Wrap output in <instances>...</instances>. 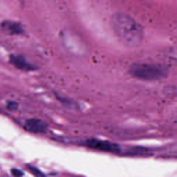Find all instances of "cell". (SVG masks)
Wrapping results in <instances>:
<instances>
[{"label": "cell", "instance_id": "obj_8", "mask_svg": "<svg viewBox=\"0 0 177 177\" xmlns=\"http://www.w3.org/2000/svg\"><path fill=\"white\" fill-rule=\"evenodd\" d=\"M29 169L30 170V172L33 173V174L35 175H36V176H41V175H43L42 173H41L39 169H37L36 168H35V167H33V166H29Z\"/></svg>", "mask_w": 177, "mask_h": 177}, {"label": "cell", "instance_id": "obj_1", "mask_svg": "<svg viewBox=\"0 0 177 177\" xmlns=\"http://www.w3.org/2000/svg\"><path fill=\"white\" fill-rule=\"evenodd\" d=\"M111 24L116 36L124 46L134 48L139 47L143 42V28L130 15L121 13L114 14Z\"/></svg>", "mask_w": 177, "mask_h": 177}, {"label": "cell", "instance_id": "obj_3", "mask_svg": "<svg viewBox=\"0 0 177 177\" xmlns=\"http://www.w3.org/2000/svg\"><path fill=\"white\" fill-rule=\"evenodd\" d=\"M85 145L89 148L93 149V150L112 154H119L121 152V148L119 145L107 141L89 139L86 141Z\"/></svg>", "mask_w": 177, "mask_h": 177}, {"label": "cell", "instance_id": "obj_2", "mask_svg": "<svg viewBox=\"0 0 177 177\" xmlns=\"http://www.w3.org/2000/svg\"><path fill=\"white\" fill-rule=\"evenodd\" d=\"M129 71L132 77L145 81L158 80L168 74L167 67L159 64L136 63L131 66Z\"/></svg>", "mask_w": 177, "mask_h": 177}, {"label": "cell", "instance_id": "obj_4", "mask_svg": "<svg viewBox=\"0 0 177 177\" xmlns=\"http://www.w3.org/2000/svg\"><path fill=\"white\" fill-rule=\"evenodd\" d=\"M24 128L30 132L35 134L45 133L48 130L46 123L37 119H31L26 120Z\"/></svg>", "mask_w": 177, "mask_h": 177}, {"label": "cell", "instance_id": "obj_5", "mask_svg": "<svg viewBox=\"0 0 177 177\" xmlns=\"http://www.w3.org/2000/svg\"><path fill=\"white\" fill-rule=\"evenodd\" d=\"M10 62L14 67L22 71H29L35 70V67L31 64L30 62L26 60V59L23 57L22 55H12L10 57Z\"/></svg>", "mask_w": 177, "mask_h": 177}, {"label": "cell", "instance_id": "obj_9", "mask_svg": "<svg viewBox=\"0 0 177 177\" xmlns=\"http://www.w3.org/2000/svg\"><path fill=\"white\" fill-rule=\"evenodd\" d=\"M11 174L13 176H21L24 175L23 172L22 170H20V169H17V168H13L11 169Z\"/></svg>", "mask_w": 177, "mask_h": 177}, {"label": "cell", "instance_id": "obj_6", "mask_svg": "<svg viewBox=\"0 0 177 177\" xmlns=\"http://www.w3.org/2000/svg\"><path fill=\"white\" fill-rule=\"evenodd\" d=\"M2 29L9 34L18 35L23 33V28L19 24L10 22V21H6L2 23Z\"/></svg>", "mask_w": 177, "mask_h": 177}, {"label": "cell", "instance_id": "obj_7", "mask_svg": "<svg viewBox=\"0 0 177 177\" xmlns=\"http://www.w3.org/2000/svg\"><path fill=\"white\" fill-rule=\"evenodd\" d=\"M6 108L10 112H13L18 108V103L14 100H9L6 103Z\"/></svg>", "mask_w": 177, "mask_h": 177}]
</instances>
